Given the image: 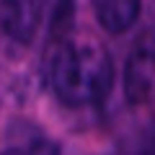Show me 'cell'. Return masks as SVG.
<instances>
[{
	"instance_id": "cell-2",
	"label": "cell",
	"mask_w": 155,
	"mask_h": 155,
	"mask_svg": "<svg viewBox=\"0 0 155 155\" xmlns=\"http://www.w3.org/2000/svg\"><path fill=\"white\" fill-rule=\"evenodd\" d=\"M127 98L137 106H145L155 98V28L145 31L129 52L124 67Z\"/></svg>"
},
{
	"instance_id": "cell-1",
	"label": "cell",
	"mask_w": 155,
	"mask_h": 155,
	"mask_svg": "<svg viewBox=\"0 0 155 155\" xmlns=\"http://www.w3.org/2000/svg\"><path fill=\"white\" fill-rule=\"evenodd\" d=\"M47 83L70 106L96 104L111 91L114 60L93 36L60 39L47 52Z\"/></svg>"
},
{
	"instance_id": "cell-4",
	"label": "cell",
	"mask_w": 155,
	"mask_h": 155,
	"mask_svg": "<svg viewBox=\"0 0 155 155\" xmlns=\"http://www.w3.org/2000/svg\"><path fill=\"white\" fill-rule=\"evenodd\" d=\"M140 5L137 0H101L96 3V18L98 23L111 34H122L140 18Z\"/></svg>"
},
{
	"instance_id": "cell-3",
	"label": "cell",
	"mask_w": 155,
	"mask_h": 155,
	"mask_svg": "<svg viewBox=\"0 0 155 155\" xmlns=\"http://www.w3.org/2000/svg\"><path fill=\"white\" fill-rule=\"evenodd\" d=\"M41 11L44 5L41 3H5L0 5V26L13 41H21L28 44L34 36H36L39 26H41Z\"/></svg>"
},
{
	"instance_id": "cell-5",
	"label": "cell",
	"mask_w": 155,
	"mask_h": 155,
	"mask_svg": "<svg viewBox=\"0 0 155 155\" xmlns=\"http://www.w3.org/2000/svg\"><path fill=\"white\" fill-rule=\"evenodd\" d=\"M0 155H60V145L47 137H34V140L16 145V147L3 150Z\"/></svg>"
}]
</instances>
